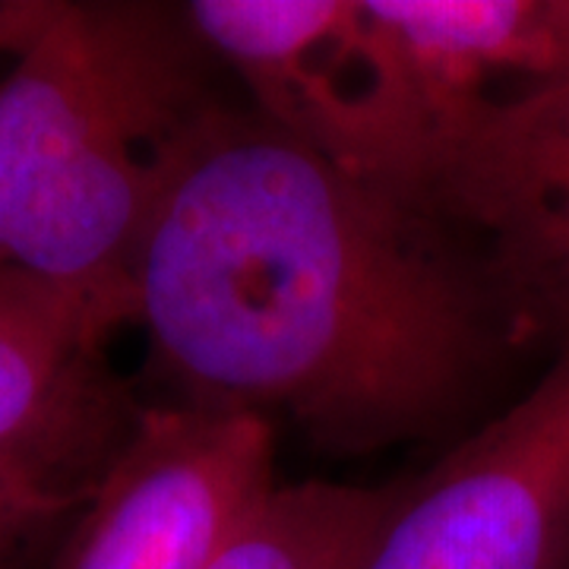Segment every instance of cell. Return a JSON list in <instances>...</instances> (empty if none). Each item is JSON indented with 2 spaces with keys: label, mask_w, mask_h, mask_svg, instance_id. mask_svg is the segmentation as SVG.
I'll list each match as a JSON object with an SVG mask.
<instances>
[{
  "label": "cell",
  "mask_w": 569,
  "mask_h": 569,
  "mask_svg": "<svg viewBox=\"0 0 569 569\" xmlns=\"http://www.w3.org/2000/svg\"><path fill=\"white\" fill-rule=\"evenodd\" d=\"M58 0H0V54H22L48 20Z\"/></svg>",
  "instance_id": "30bf717a"
},
{
  "label": "cell",
  "mask_w": 569,
  "mask_h": 569,
  "mask_svg": "<svg viewBox=\"0 0 569 569\" xmlns=\"http://www.w3.org/2000/svg\"><path fill=\"white\" fill-rule=\"evenodd\" d=\"M396 36L433 140L471 111L569 82V0H370Z\"/></svg>",
  "instance_id": "ba28073f"
},
{
  "label": "cell",
  "mask_w": 569,
  "mask_h": 569,
  "mask_svg": "<svg viewBox=\"0 0 569 569\" xmlns=\"http://www.w3.org/2000/svg\"><path fill=\"white\" fill-rule=\"evenodd\" d=\"M361 569H569V348L503 415L406 478Z\"/></svg>",
  "instance_id": "8992f818"
},
{
  "label": "cell",
  "mask_w": 569,
  "mask_h": 569,
  "mask_svg": "<svg viewBox=\"0 0 569 569\" xmlns=\"http://www.w3.org/2000/svg\"><path fill=\"white\" fill-rule=\"evenodd\" d=\"M212 63L183 7L58 0L0 80V266L137 323V247L222 102Z\"/></svg>",
  "instance_id": "7a4b0ae2"
},
{
  "label": "cell",
  "mask_w": 569,
  "mask_h": 569,
  "mask_svg": "<svg viewBox=\"0 0 569 569\" xmlns=\"http://www.w3.org/2000/svg\"><path fill=\"white\" fill-rule=\"evenodd\" d=\"M133 301L162 402L282 415L336 452L443 433L516 351L481 269L427 206L228 102L168 168Z\"/></svg>",
  "instance_id": "6da1fadb"
},
{
  "label": "cell",
  "mask_w": 569,
  "mask_h": 569,
  "mask_svg": "<svg viewBox=\"0 0 569 569\" xmlns=\"http://www.w3.org/2000/svg\"><path fill=\"white\" fill-rule=\"evenodd\" d=\"M425 206L481 269L516 348H569V82L475 104L433 140Z\"/></svg>",
  "instance_id": "5b68a950"
},
{
  "label": "cell",
  "mask_w": 569,
  "mask_h": 569,
  "mask_svg": "<svg viewBox=\"0 0 569 569\" xmlns=\"http://www.w3.org/2000/svg\"><path fill=\"white\" fill-rule=\"evenodd\" d=\"M121 326L0 266V569L73 526L137 430L142 402L108 358Z\"/></svg>",
  "instance_id": "277c9868"
},
{
  "label": "cell",
  "mask_w": 569,
  "mask_h": 569,
  "mask_svg": "<svg viewBox=\"0 0 569 569\" xmlns=\"http://www.w3.org/2000/svg\"><path fill=\"white\" fill-rule=\"evenodd\" d=\"M402 485H276L206 569H361Z\"/></svg>",
  "instance_id": "9c48e42d"
},
{
  "label": "cell",
  "mask_w": 569,
  "mask_h": 569,
  "mask_svg": "<svg viewBox=\"0 0 569 569\" xmlns=\"http://www.w3.org/2000/svg\"><path fill=\"white\" fill-rule=\"evenodd\" d=\"M272 488L266 418L146 402L54 569H206Z\"/></svg>",
  "instance_id": "52a82bcc"
},
{
  "label": "cell",
  "mask_w": 569,
  "mask_h": 569,
  "mask_svg": "<svg viewBox=\"0 0 569 569\" xmlns=\"http://www.w3.org/2000/svg\"><path fill=\"white\" fill-rule=\"evenodd\" d=\"M183 13L276 130L348 178L425 206L433 130L370 0H193Z\"/></svg>",
  "instance_id": "3957f363"
}]
</instances>
